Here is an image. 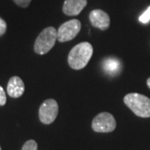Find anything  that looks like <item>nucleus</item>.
Returning <instances> with one entry per match:
<instances>
[{
	"instance_id": "nucleus-7",
	"label": "nucleus",
	"mask_w": 150,
	"mask_h": 150,
	"mask_svg": "<svg viewBox=\"0 0 150 150\" xmlns=\"http://www.w3.org/2000/svg\"><path fill=\"white\" fill-rule=\"evenodd\" d=\"M89 21L94 28L100 30H107L110 25V18L106 12L101 9H94L89 13Z\"/></svg>"
},
{
	"instance_id": "nucleus-5",
	"label": "nucleus",
	"mask_w": 150,
	"mask_h": 150,
	"mask_svg": "<svg viewBox=\"0 0 150 150\" xmlns=\"http://www.w3.org/2000/svg\"><path fill=\"white\" fill-rule=\"evenodd\" d=\"M116 128L115 118L111 113L103 112L98 113L92 122V129L97 133H110Z\"/></svg>"
},
{
	"instance_id": "nucleus-3",
	"label": "nucleus",
	"mask_w": 150,
	"mask_h": 150,
	"mask_svg": "<svg viewBox=\"0 0 150 150\" xmlns=\"http://www.w3.org/2000/svg\"><path fill=\"white\" fill-rule=\"evenodd\" d=\"M57 40V30L54 27H48L44 28L38 36L33 50L39 55L48 54L55 45Z\"/></svg>"
},
{
	"instance_id": "nucleus-4",
	"label": "nucleus",
	"mask_w": 150,
	"mask_h": 150,
	"mask_svg": "<svg viewBox=\"0 0 150 150\" xmlns=\"http://www.w3.org/2000/svg\"><path fill=\"white\" fill-rule=\"evenodd\" d=\"M81 23L78 19H71L63 23L57 30V40L64 43L73 40L80 32Z\"/></svg>"
},
{
	"instance_id": "nucleus-6",
	"label": "nucleus",
	"mask_w": 150,
	"mask_h": 150,
	"mask_svg": "<svg viewBox=\"0 0 150 150\" xmlns=\"http://www.w3.org/2000/svg\"><path fill=\"white\" fill-rule=\"evenodd\" d=\"M59 114V104L53 98L45 100L38 110L39 120L44 124H50L56 119Z\"/></svg>"
},
{
	"instance_id": "nucleus-15",
	"label": "nucleus",
	"mask_w": 150,
	"mask_h": 150,
	"mask_svg": "<svg viewBox=\"0 0 150 150\" xmlns=\"http://www.w3.org/2000/svg\"><path fill=\"white\" fill-rule=\"evenodd\" d=\"M7 30V23L6 22L0 18V36L4 35Z\"/></svg>"
},
{
	"instance_id": "nucleus-2",
	"label": "nucleus",
	"mask_w": 150,
	"mask_h": 150,
	"mask_svg": "<svg viewBox=\"0 0 150 150\" xmlns=\"http://www.w3.org/2000/svg\"><path fill=\"white\" fill-rule=\"evenodd\" d=\"M123 102L133 112L141 118L150 117V98L140 93H132L125 95Z\"/></svg>"
},
{
	"instance_id": "nucleus-11",
	"label": "nucleus",
	"mask_w": 150,
	"mask_h": 150,
	"mask_svg": "<svg viewBox=\"0 0 150 150\" xmlns=\"http://www.w3.org/2000/svg\"><path fill=\"white\" fill-rule=\"evenodd\" d=\"M21 150H38V144L34 140H28L23 144Z\"/></svg>"
},
{
	"instance_id": "nucleus-8",
	"label": "nucleus",
	"mask_w": 150,
	"mask_h": 150,
	"mask_svg": "<svg viewBox=\"0 0 150 150\" xmlns=\"http://www.w3.org/2000/svg\"><path fill=\"white\" fill-rule=\"evenodd\" d=\"M88 4L87 0H65L63 12L67 16H77Z\"/></svg>"
},
{
	"instance_id": "nucleus-1",
	"label": "nucleus",
	"mask_w": 150,
	"mask_h": 150,
	"mask_svg": "<svg viewBox=\"0 0 150 150\" xmlns=\"http://www.w3.org/2000/svg\"><path fill=\"white\" fill-rule=\"evenodd\" d=\"M93 54L91 43L83 42L71 49L68 57V63L71 69L80 70L85 68Z\"/></svg>"
},
{
	"instance_id": "nucleus-16",
	"label": "nucleus",
	"mask_w": 150,
	"mask_h": 150,
	"mask_svg": "<svg viewBox=\"0 0 150 150\" xmlns=\"http://www.w3.org/2000/svg\"><path fill=\"white\" fill-rule=\"evenodd\" d=\"M147 84H148L149 88H150V78H149V79H148V80H147Z\"/></svg>"
},
{
	"instance_id": "nucleus-9",
	"label": "nucleus",
	"mask_w": 150,
	"mask_h": 150,
	"mask_svg": "<svg viewBox=\"0 0 150 150\" xmlns=\"http://www.w3.org/2000/svg\"><path fill=\"white\" fill-rule=\"evenodd\" d=\"M25 90L24 83L18 76L12 77L7 86V93L12 98H19L21 97Z\"/></svg>"
},
{
	"instance_id": "nucleus-10",
	"label": "nucleus",
	"mask_w": 150,
	"mask_h": 150,
	"mask_svg": "<svg viewBox=\"0 0 150 150\" xmlns=\"http://www.w3.org/2000/svg\"><path fill=\"white\" fill-rule=\"evenodd\" d=\"M103 70L109 75H115L121 69V64L119 60L115 58H108L103 62Z\"/></svg>"
},
{
	"instance_id": "nucleus-13",
	"label": "nucleus",
	"mask_w": 150,
	"mask_h": 150,
	"mask_svg": "<svg viewBox=\"0 0 150 150\" xmlns=\"http://www.w3.org/2000/svg\"><path fill=\"white\" fill-rule=\"evenodd\" d=\"M32 0H13V2L17 5L21 7V8H27L29 6Z\"/></svg>"
},
{
	"instance_id": "nucleus-12",
	"label": "nucleus",
	"mask_w": 150,
	"mask_h": 150,
	"mask_svg": "<svg viewBox=\"0 0 150 150\" xmlns=\"http://www.w3.org/2000/svg\"><path fill=\"white\" fill-rule=\"evenodd\" d=\"M139 21L143 23H148L150 21V6L147 8V10L139 17Z\"/></svg>"
},
{
	"instance_id": "nucleus-14",
	"label": "nucleus",
	"mask_w": 150,
	"mask_h": 150,
	"mask_svg": "<svg viewBox=\"0 0 150 150\" xmlns=\"http://www.w3.org/2000/svg\"><path fill=\"white\" fill-rule=\"evenodd\" d=\"M7 102L6 93L2 86H0V106H4Z\"/></svg>"
},
{
	"instance_id": "nucleus-17",
	"label": "nucleus",
	"mask_w": 150,
	"mask_h": 150,
	"mask_svg": "<svg viewBox=\"0 0 150 150\" xmlns=\"http://www.w3.org/2000/svg\"><path fill=\"white\" fill-rule=\"evenodd\" d=\"M0 150H1V147H0Z\"/></svg>"
}]
</instances>
